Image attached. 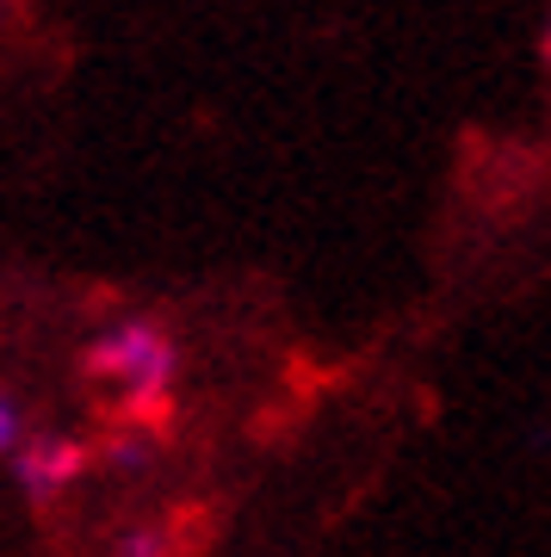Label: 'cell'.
Returning <instances> with one entry per match:
<instances>
[{"label": "cell", "instance_id": "6da1fadb", "mask_svg": "<svg viewBox=\"0 0 551 557\" xmlns=\"http://www.w3.org/2000/svg\"><path fill=\"white\" fill-rule=\"evenodd\" d=\"M87 379L119 391V428H161L168 421V391H174V341L156 322H119L87 347Z\"/></svg>", "mask_w": 551, "mask_h": 557}, {"label": "cell", "instance_id": "7a4b0ae2", "mask_svg": "<svg viewBox=\"0 0 551 557\" xmlns=\"http://www.w3.org/2000/svg\"><path fill=\"white\" fill-rule=\"evenodd\" d=\"M87 471V446L69 434H25L13 446V478H20L25 502H57L62 490H75V478Z\"/></svg>", "mask_w": 551, "mask_h": 557}, {"label": "cell", "instance_id": "3957f363", "mask_svg": "<svg viewBox=\"0 0 551 557\" xmlns=\"http://www.w3.org/2000/svg\"><path fill=\"white\" fill-rule=\"evenodd\" d=\"M99 458H106L112 471H143V465L156 458V440L137 434V428H119V434H112L106 446H99Z\"/></svg>", "mask_w": 551, "mask_h": 557}, {"label": "cell", "instance_id": "277c9868", "mask_svg": "<svg viewBox=\"0 0 551 557\" xmlns=\"http://www.w3.org/2000/svg\"><path fill=\"white\" fill-rule=\"evenodd\" d=\"M180 539L168 533V527H137V533L119 539V557H174Z\"/></svg>", "mask_w": 551, "mask_h": 557}, {"label": "cell", "instance_id": "5b68a950", "mask_svg": "<svg viewBox=\"0 0 551 557\" xmlns=\"http://www.w3.org/2000/svg\"><path fill=\"white\" fill-rule=\"evenodd\" d=\"M20 440H25V416H20V403L0 391V453L13 458V446H20Z\"/></svg>", "mask_w": 551, "mask_h": 557}]
</instances>
